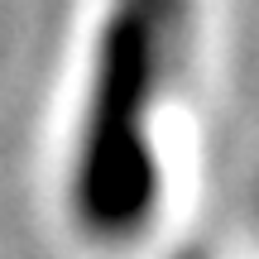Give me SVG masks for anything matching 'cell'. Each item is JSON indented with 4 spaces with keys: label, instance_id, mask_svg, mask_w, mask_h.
Segmentation results:
<instances>
[{
    "label": "cell",
    "instance_id": "cell-1",
    "mask_svg": "<svg viewBox=\"0 0 259 259\" xmlns=\"http://www.w3.org/2000/svg\"><path fill=\"white\" fill-rule=\"evenodd\" d=\"M187 0H120L101 24L72 163V211L92 240L125 245L158 206V158L149 115L183 63Z\"/></svg>",
    "mask_w": 259,
    "mask_h": 259
},
{
    "label": "cell",
    "instance_id": "cell-2",
    "mask_svg": "<svg viewBox=\"0 0 259 259\" xmlns=\"http://www.w3.org/2000/svg\"><path fill=\"white\" fill-rule=\"evenodd\" d=\"M173 259H206L202 250H183V254H173Z\"/></svg>",
    "mask_w": 259,
    "mask_h": 259
}]
</instances>
